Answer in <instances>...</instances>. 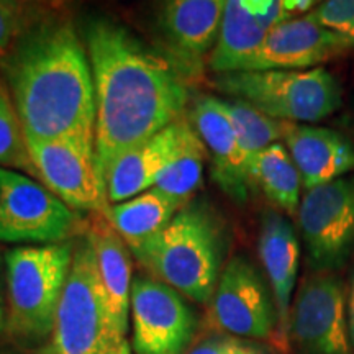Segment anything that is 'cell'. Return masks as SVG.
Listing matches in <instances>:
<instances>
[{
  "label": "cell",
  "mask_w": 354,
  "mask_h": 354,
  "mask_svg": "<svg viewBox=\"0 0 354 354\" xmlns=\"http://www.w3.org/2000/svg\"><path fill=\"white\" fill-rule=\"evenodd\" d=\"M95 88V161L102 180L118 158L187 113L190 77L166 51L104 15L84 20Z\"/></svg>",
  "instance_id": "6da1fadb"
},
{
  "label": "cell",
  "mask_w": 354,
  "mask_h": 354,
  "mask_svg": "<svg viewBox=\"0 0 354 354\" xmlns=\"http://www.w3.org/2000/svg\"><path fill=\"white\" fill-rule=\"evenodd\" d=\"M26 141L74 140L95 148V88L73 21L48 13L0 59Z\"/></svg>",
  "instance_id": "7a4b0ae2"
},
{
  "label": "cell",
  "mask_w": 354,
  "mask_h": 354,
  "mask_svg": "<svg viewBox=\"0 0 354 354\" xmlns=\"http://www.w3.org/2000/svg\"><path fill=\"white\" fill-rule=\"evenodd\" d=\"M230 250V227L203 197L192 198L148 241L131 248L138 263L198 305H209Z\"/></svg>",
  "instance_id": "3957f363"
},
{
  "label": "cell",
  "mask_w": 354,
  "mask_h": 354,
  "mask_svg": "<svg viewBox=\"0 0 354 354\" xmlns=\"http://www.w3.org/2000/svg\"><path fill=\"white\" fill-rule=\"evenodd\" d=\"M76 240L17 246L3 254L6 331L15 342L41 344L51 338L57 304L73 264Z\"/></svg>",
  "instance_id": "277c9868"
},
{
  "label": "cell",
  "mask_w": 354,
  "mask_h": 354,
  "mask_svg": "<svg viewBox=\"0 0 354 354\" xmlns=\"http://www.w3.org/2000/svg\"><path fill=\"white\" fill-rule=\"evenodd\" d=\"M212 86L279 122L325 120L343 104V87L330 71H236L215 74Z\"/></svg>",
  "instance_id": "5b68a950"
},
{
  "label": "cell",
  "mask_w": 354,
  "mask_h": 354,
  "mask_svg": "<svg viewBox=\"0 0 354 354\" xmlns=\"http://www.w3.org/2000/svg\"><path fill=\"white\" fill-rule=\"evenodd\" d=\"M123 339L86 233L76 240L46 354H109Z\"/></svg>",
  "instance_id": "8992f818"
},
{
  "label": "cell",
  "mask_w": 354,
  "mask_h": 354,
  "mask_svg": "<svg viewBox=\"0 0 354 354\" xmlns=\"http://www.w3.org/2000/svg\"><path fill=\"white\" fill-rule=\"evenodd\" d=\"M88 223L38 180L0 167V241L53 245L76 240Z\"/></svg>",
  "instance_id": "52a82bcc"
},
{
  "label": "cell",
  "mask_w": 354,
  "mask_h": 354,
  "mask_svg": "<svg viewBox=\"0 0 354 354\" xmlns=\"http://www.w3.org/2000/svg\"><path fill=\"white\" fill-rule=\"evenodd\" d=\"M297 221L310 271L343 269L354 256V174L307 190Z\"/></svg>",
  "instance_id": "ba28073f"
},
{
  "label": "cell",
  "mask_w": 354,
  "mask_h": 354,
  "mask_svg": "<svg viewBox=\"0 0 354 354\" xmlns=\"http://www.w3.org/2000/svg\"><path fill=\"white\" fill-rule=\"evenodd\" d=\"M130 318L133 354H187L196 342L192 302L148 274L133 277Z\"/></svg>",
  "instance_id": "9c48e42d"
},
{
  "label": "cell",
  "mask_w": 354,
  "mask_h": 354,
  "mask_svg": "<svg viewBox=\"0 0 354 354\" xmlns=\"http://www.w3.org/2000/svg\"><path fill=\"white\" fill-rule=\"evenodd\" d=\"M210 325L220 333L243 339H269L277 335L274 295L259 269L246 254L228 259L209 304Z\"/></svg>",
  "instance_id": "30bf717a"
},
{
  "label": "cell",
  "mask_w": 354,
  "mask_h": 354,
  "mask_svg": "<svg viewBox=\"0 0 354 354\" xmlns=\"http://www.w3.org/2000/svg\"><path fill=\"white\" fill-rule=\"evenodd\" d=\"M289 343L297 354H354L346 318V286L338 274L312 272L292 300Z\"/></svg>",
  "instance_id": "8fae6325"
},
{
  "label": "cell",
  "mask_w": 354,
  "mask_h": 354,
  "mask_svg": "<svg viewBox=\"0 0 354 354\" xmlns=\"http://www.w3.org/2000/svg\"><path fill=\"white\" fill-rule=\"evenodd\" d=\"M37 179L76 212L107 216V189L97 169L95 148L74 140L26 141Z\"/></svg>",
  "instance_id": "7c38bea8"
},
{
  "label": "cell",
  "mask_w": 354,
  "mask_h": 354,
  "mask_svg": "<svg viewBox=\"0 0 354 354\" xmlns=\"http://www.w3.org/2000/svg\"><path fill=\"white\" fill-rule=\"evenodd\" d=\"M187 118L205 145L215 184L233 202L246 203L254 189L250 159L221 107V100L214 95H197L190 102Z\"/></svg>",
  "instance_id": "4fadbf2b"
},
{
  "label": "cell",
  "mask_w": 354,
  "mask_h": 354,
  "mask_svg": "<svg viewBox=\"0 0 354 354\" xmlns=\"http://www.w3.org/2000/svg\"><path fill=\"white\" fill-rule=\"evenodd\" d=\"M351 48L310 13L284 21L268 33L240 71H307L344 56Z\"/></svg>",
  "instance_id": "5bb4252c"
},
{
  "label": "cell",
  "mask_w": 354,
  "mask_h": 354,
  "mask_svg": "<svg viewBox=\"0 0 354 354\" xmlns=\"http://www.w3.org/2000/svg\"><path fill=\"white\" fill-rule=\"evenodd\" d=\"M223 0H169L158 8V28L166 53L194 81L203 73L218 39Z\"/></svg>",
  "instance_id": "9a60e30c"
},
{
  "label": "cell",
  "mask_w": 354,
  "mask_h": 354,
  "mask_svg": "<svg viewBox=\"0 0 354 354\" xmlns=\"http://www.w3.org/2000/svg\"><path fill=\"white\" fill-rule=\"evenodd\" d=\"M258 253L263 272L271 286L276 302L282 343H289V315L300 263V243L294 225L281 212L268 209L259 221Z\"/></svg>",
  "instance_id": "2e32d148"
},
{
  "label": "cell",
  "mask_w": 354,
  "mask_h": 354,
  "mask_svg": "<svg viewBox=\"0 0 354 354\" xmlns=\"http://www.w3.org/2000/svg\"><path fill=\"white\" fill-rule=\"evenodd\" d=\"M282 140L300 172L305 192L354 171V145L339 131L284 122Z\"/></svg>",
  "instance_id": "e0dca14e"
},
{
  "label": "cell",
  "mask_w": 354,
  "mask_h": 354,
  "mask_svg": "<svg viewBox=\"0 0 354 354\" xmlns=\"http://www.w3.org/2000/svg\"><path fill=\"white\" fill-rule=\"evenodd\" d=\"M185 123L187 113L113 162L105 179L110 205L140 196L156 185L179 149Z\"/></svg>",
  "instance_id": "ac0fdd59"
},
{
  "label": "cell",
  "mask_w": 354,
  "mask_h": 354,
  "mask_svg": "<svg viewBox=\"0 0 354 354\" xmlns=\"http://www.w3.org/2000/svg\"><path fill=\"white\" fill-rule=\"evenodd\" d=\"M87 234L94 245L97 268L112 305L115 322L127 338L133 284L131 251L105 215H92Z\"/></svg>",
  "instance_id": "d6986e66"
},
{
  "label": "cell",
  "mask_w": 354,
  "mask_h": 354,
  "mask_svg": "<svg viewBox=\"0 0 354 354\" xmlns=\"http://www.w3.org/2000/svg\"><path fill=\"white\" fill-rule=\"evenodd\" d=\"M266 37L268 32L256 19L248 0H227L218 39L207 64L214 74L236 73L248 57L254 55Z\"/></svg>",
  "instance_id": "ffe728a7"
},
{
  "label": "cell",
  "mask_w": 354,
  "mask_h": 354,
  "mask_svg": "<svg viewBox=\"0 0 354 354\" xmlns=\"http://www.w3.org/2000/svg\"><path fill=\"white\" fill-rule=\"evenodd\" d=\"M184 205L153 187L125 202L110 205L107 218L131 250L162 232Z\"/></svg>",
  "instance_id": "44dd1931"
},
{
  "label": "cell",
  "mask_w": 354,
  "mask_h": 354,
  "mask_svg": "<svg viewBox=\"0 0 354 354\" xmlns=\"http://www.w3.org/2000/svg\"><path fill=\"white\" fill-rule=\"evenodd\" d=\"M254 187L287 216H297L302 189V177L284 145L276 143L256 154L250 162Z\"/></svg>",
  "instance_id": "7402d4cb"
},
{
  "label": "cell",
  "mask_w": 354,
  "mask_h": 354,
  "mask_svg": "<svg viewBox=\"0 0 354 354\" xmlns=\"http://www.w3.org/2000/svg\"><path fill=\"white\" fill-rule=\"evenodd\" d=\"M207 158H209V153H207L205 145L187 118L179 149L162 171V174L159 176L154 187L183 203H189L192 198H196V194L202 187Z\"/></svg>",
  "instance_id": "603a6c76"
},
{
  "label": "cell",
  "mask_w": 354,
  "mask_h": 354,
  "mask_svg": "<svg viewBox=\"0 0 354 354\" xmlns=\"http://www.w3.org/2000/svg\"><path fill=\"white\" fill-rule=\"evenodd\" d=\"M220 100L225 113L236 130L243 151L246 153L250 162L256 154L282 140L284 122L274 120V118L268 117L258 109L251 107L250 104H245L241 100Z\"/></svg>",
  "instance_id": "cb8c5ba5"
},
{
  "label": "cell",
  "mask_w": 354,
  "mask_h": 354,
  "mask_svg": "<svg viewBox=\"0 0 354 354\" xmlns=\"http://www.w3.org/2000/svg\"><path fill=\"white\" fill-rule=\"evenodd\" d=\"M0 167L21 171L26 176L37 177L24 127L6 82L0 77Z\"/></svg>",
  "instance_id": "d4e9b609"
},
{
  "label": "cell",
  "mask_w": 354,
  "mask_h": 354,
  "mask_svg": "<svg viewBox=\"0 0 354 354\" xmlns=\"http://www.w3.org/2000/svg\"><path fill=\"white\" fill-rule=\"evenodd\" d=\"M50 13L37 3L0 0V53H7L26 30Z\"/></svg>",
  "instance_id": "484cf974"
},
{
  "label": "cell",
  "mask_w": 354,
  "mask_h": 354,
  "mask_svg": "<svg viewBox=\"0 0 354 354\" xmlns=\"http://www.w3.org/2000/svg\"><path fill=\"white\" fill-rule=\"evenodd\" d=\"M310 17L354 50V0L320 2L310 12Z\"/></svg>",
  "instance_id": "4316f807"
},
{
  "label": "cell",
  "mask_w": 354,
  "mask_h": 354,
  "mask_svg": "<svg viewBox=\"0 0 354 354\" xmlns=\"http://www.w3.org/2000/svg\"><path fill=\"white\" fill-rule=\"evenodd\" d=\"M187 354H268L259 344L230 335H214L194 344Z\"/></svg>",
  "instance_id": "83f0119b"
},
{
  "label": "cell",
  "mask_w": 354,
  "mask_h": 354,
  "mask_svg": "<svg viewBox=\"0 0 354 354\" xmlns=\"http://www.w3.org/2000/svg\"><path fill=\"white\" fill-rule=\"evenodd\" d=\"M346 318L349 339H351V346L354 351V271L351 274V277H349V286L346 289Z\"/></svg>",
  "instance_id": "f1b7e54d"
},
{
  "label": "cell",
  "mask_w": 354,
  "mask_h": 354,
  "mask_svg": "<svg viewBox=\"0 0 354 354\" xmlns=\"http://www.w3.org/2000/svg\"><path fill=\"white\" fill-rule=\"evenodd\" d=\"M6 266L2 263L0 256V331L6 330V318H7V302H6Z\"/></svg>",
  "instance_id": "f546056e"
},
{
  "label": "cell",
  "mask_w": 354,
  "mask_h": 354,
  "mask_svg": "<svg viewBox=\"0 0 354 354\" xmlns=\"http://www.w3.org/2000/svg\"><path fill=\"white\" fill-rule=\"evenodd\" d=\"M109 354H133V349H131V344L128 339H123V342L118 344L117 348L112 349Z\"/></svg>",
  "instance_id": "4dcf8cb0"
},
{
  "label": "cell",
  "mask_w": 354,
  "mask_h": 354,
  "mask_svg": "<svg viewBox=\"0 0 354 354\" xmlns=\"http://www.w3.org/2000/svg\"><path fill=\"white\" fill-rule=\"evenodd\" d=\"M3 55H6V53H0V59H2V56H3Z\"/></svg>",
  "instance_id": "1f68e13d"
}]
</instances>
